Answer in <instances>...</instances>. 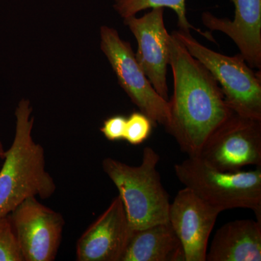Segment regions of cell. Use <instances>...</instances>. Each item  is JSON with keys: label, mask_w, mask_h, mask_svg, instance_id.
<instances>
[{"label": "cell", "mask_w": 261, "mask_h": 261, "mask_svg": "<svg viewBox=\"0 0 261 261\" xmlns=\"http://www.w3.org/2000/svg\"><path fill=\"white\" fill-rule=\"evenodd\" d=\"M159 154L146 147L140 166L106 158L103 171L119 192L132 231L168 222L169 196L157 170Z\"/></svg>", "instance_id": "cell-3"}, {"label": "cell", "mask_w": 261, "mask_h": 261, "mask_svg": "<svg viewBox=\"0 0 261 261\" xmlns=\"http://www.w3.org/2000/svg\"><path fill=\"white\" fill-rule=\"evenodd\" d=\"M221 213L190 189L178 191L170 203L168 222L181 242L185 261H206L209 238Z\"/></svg>", "instance_id": "cell-9"}, {"label": "cell", "mask_w": 261, "mask_h": 261, "mask_svg": "<svg viewBox=\"0 0 261 261\" xmlns=\"http://www.w3.org/2000/svg\"><path fill=\"white\" fill-rule=\"evenodd\" d=\"M5 153V149L4 146H3V142L0 141V159L3 160L4 159Z\"/></svg>", "instance_id": "cell-19"}, {"label": "cell", "mask_w": 261, "mask_h": 261, "mask_svg": "<svg viewBox=\"0 0 261 261\" xmlns=\"http://www.w3.org/2000/svg\"><path fill=\"white\" fill-rule=\"evenodd\" d=\"M132 230L121 197L89 226L76 243L78 261H121Z\"/></svg>", "instance_id": "cell-11"}, {"label": "cell", "mask_w": 261, "mask_h": 261, "mask_svg": "<svg viewBox=\"0 0 261 261\" xmlns=\"http://www.w3.org/2000/svg\"><path fill=\"white\" fill-rule=\"evenodd\" d=\"M207 261H260L261 222L236 220L221 226L215 233Z\"/></svg>", "instance_id": "cell-13"}, {"label": "cell", "mask_w": 261, "mask_h": 261, "mask_svg": "<svg viewBox=\"0 0 261 261\" xmlns=\"http://www.w3.org/2000/svg\"><path fill=\"white\" fill-rule=\"evenodd\" d=\"M153 123L142 112H134L126 118L123 140L132 145H140L148 139Z\"/></svg>", "instance_id": "cell-17"}, {"label": "cell", "mask_w": 261, "mask_h": 261, "mask_svg": "<svg viewBox=\"0 0 261 261\" xmlns=\"http://www.w3.org/2000/svg\"><path fill=\"white\" fill-rule=\"evenodd\" d=\"M176 177L196 195L221 212L247 208L261 222V168L250 171H223L202 158L189 157L174 166Z\"/></svg>", "instance_id": "cell-4"}, {"label": "cell", "mask_w": 261, "mask_h": 261, "mask_svg": "<svg viewBox=\"0 0 261 261\" xmlns=\"http://www.w3.org/2000/svg\"><path fill=\"white\" fill-rule=\"evenodd\" d=\"M234 6L233 20L202 15L205 27L222 32L232 39L240 54L252 68L261 69V0H231Z\"/></svg>", "instance_id": "cell-12"}, {"label": "cell", "mask_w": 261, "mask_h": 261, "mask_svg": "<svg viewBox=\"0 0 261 261\" xmlns=\"http://www.w3.org/2000/svg\"><path fill=\"white\" fill-rule=\"evenodd\" d=\"M100 49L132 102L150 118L154 126L160 124L166 128L170 119L169 103L152 87L136 59L130 43L121 39L116 29L102 25Z\"/></svg>", "instance_id": "cell-6"}, {"label": "cell", "mask_w": 261, "mask_h": 261, "mask_svg": "<svg viewBox=\"0 0 261 261\" xmlns=\"http://www.w3.org/2000/svg\"><path fill=\"white\" fill-rule=\"evenodd\" d=\"M0 261H24L10 215L0 218Z\"/></svg>", "instance_id": "cell-16"}, {"label": "cell", "mask_w": 261, "mask_h": 261, "mask_svg": "<svg viewBox=\"0 0 261 261\" xmlns=\"http://www.w3.org/2000/svg\"><path fill=\"white\" fill-rule=\"evenodd\" d=\"M113 8L123 19L134 16L142 10L153 8L173 10L178 19V27L181 30L196 29L187 20L186 0H115Z\"/></svg>", "instance_id": "cell-15"}, {"label": "cell", "mask_w": 261, "mask_h": 261, "mask_svg": "<svg viewBox=\"0 0 261 261\" xmlns=\"http://www.w3.org/2000/svg\"><path fill=\"white\" fill-rule=\"evenodd\" d=\"M28 99L15 109L16 126L13 143L5 150L0 170V218L8 216L29 197L49 198L56 185L46 169L45 153L32 137L34 118Z\"/></svg>", "instance_id": "cell-2"}, {"label": "cell", "mask_w": 261, "mask_h": 261, "mask_svg": "<svg viewBox=\"0 0 261 261\" xmlns=\"http://www.w3.org/2000/svg\"><path fill=\"white\" fill-rule=\"evenodd\" d=\"M173 94L166 132L189 157L200 155L215 130L233 113L209 70L193 58L172 34L168 38Z\"/></svg>", "instance_id": "cell-1"}, {"label": "cell", "mask_w": 261, "mask_h": 261, "mask_svg": "<svg viewBox=\"0 0 261 261\" xmlns=\"http://www.w3.org/2000/svg\"><path fill=\"white\" fill-rule=\"evenodd\" d=\"M126 118L121 115L111 116L103 122L100 130L108 140L111 142L123 140Z\"/></svg>", "instance_id": "cell-18"}, {"label": "cell", "mask_w": 261, "mask_h": 261, "mask_svg": "<svg viewBox=\"0 0 261 261\" xmlns=\"http://www.w3.org/2000/svg\"><path fill=\"white\" fill-rule=\"evenodd\" d=\"M172 35L209 70L233 113L261 121L260 71H254L240 53L227 56L205 47L192 37L190 31L179 29Z\"/></svg>", "instance_id": "cell-5"}, {"label": "cell", "mask_w": 261, "mask_h": 261, "mask_svg": "<svg viewBox=\"0 0 261 261\" xmlns=\"http://www.w3.org/2000/svg\"><path fill=\"white\" fill-rule=\"evenodd\" d=\"M24 261L56 259L65 221L60 213L29 197L10 214Z\"/></svg>", "instance_id": "cell-8"}, {"label": "cell", "mask_w": 261, "mask_h": 261, "mask_svg": "<svg viewBox=\"0 0 261 261\" xmlns=\"http://www.w3.org/2000/svg\"><path fill=\"white\" fill-rule=\"evenodd\" d=\"M199 157L223 171L261 166V121L233 113L202 147Z\"/></svg>", "instance_id": "cell-7"}, {"label": "cell", "mask_w": 261, "mask_h": 261, "mask_svg": "<svg viewBox=\"0 0 261 261\" xmlns=\"http://www.w3.org/2000/svg\"><path fill=\"white\" fill-rule=\"evenodd\" d=\"M138 43L135 58L152 87L168 101L167 70L169 65L168 34L165 27L164 9L153 8L140 18L123 19Z\"/></svg>", "instance_id": "cell-10"}, {"label": "cell", "mask_w": 261, "mask_h": 261, "mask_svg": "<svg viewBox=\"0 0 261 261\" xmlns=\"http://www.w3.org/2000/svg\"><path fill=\"white\" fill-rule=\"evenodd\" d=\"M121 261H185L179 239L169 222L132 231Z\"/></svg>", "instance_id": "cell-14"}]
</instances>
